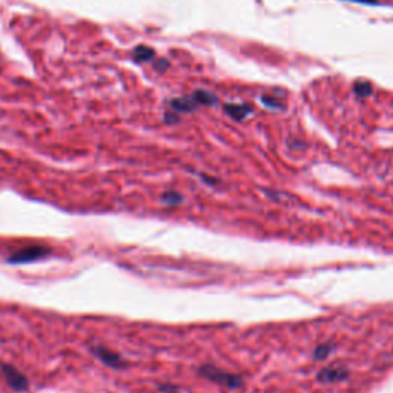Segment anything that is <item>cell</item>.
<instances>
[{
    "instance_id": "16",
    "label": "cell",
    "mask_w": 393,
    "mask_h": 393,
    "mask_svg": "<svg viewBox=\"0 0 393 393\" xmlns=\"http://www.w3.org/2000/svg\"><path fill=\"white\" fill-rule=\"evenodd\" d=\"M355 2H362V4H370V5H373V4H376V0H355Z\"/></svg>"
},
{
    "instance_id": "15",
    "label": "cell",
    "mask_w": 393,
    "mask_h": 393,
    "mask_svg": "<svg viewBox=\"0 0 393 393\" xmlns=\"http://www.w3.org/2000/svg\"><path fill=\"white\" fill-rule=\"evenodd\" d=\"M165 120H166L168 123H177L180 118H178V115H174V114H166V115H165Z\"/></svg>"
},
{
    "instance_id": "4",
    "label": "cell",
    "mask_w": 393,
    "mask_h": 393,
    "mask_svg": "<svg viewBox=\"0 0 393 393\" xmlns=\"http://www.w3.org/2000/svg\"><path fill=\"white\" fill-rule=\"evenodd\" d=\"M91 352L96 358H99L105 366L112 367V369H122L125 366V361L122 359V356L117 355L115 352L103 347V346H93L91 347Z\"/></svg>"
},
{
    "instance_id": "14",
    "label": "cell",
    "mask_w": 393,
    "mask_h": 393,
    "mask_svg": "<svg viewBox=\"0 0 393 393\" xmlns=\"http://www.w3.org/2000/svg\"><path fill=\"white\" fill-rule=\"evenodd\" d=\"M168 66H169V63H168V60H165V58L159 60V63H155V69L157 71H165Z\"/></svg>"
},
{
    "instance_id": "9",
    "label": "cell",
    "mask_w": 393,
    "mask_h": 393,
    "mask_svg": "<svg viewBox=\"0 0 393 393\" xmlns=\"http://www.w3.org/2000/svg\"><path fill=\"white\" fill-rule=\"evenodd\" d=\"M192 100L195 103H201V105H215L217 103V97L214 94H210L209 91H195L194 96H192Z\"/></svg>"
},
{
    "instance_id": "3",
    "label": "cell",
    "mask_w": 393,
    "mask_h": 393,
    "mask_svg": "<svg viewBox=\"0 0 393 393\" xmlns=\"http://www.w3.org/2000/svg\"><path fill=\"white\" fill-rule=\"evenodd\" d=\"M0 370H2V375H4L7 384H8L13 390H16V391H25V390H28L29 381H28L26 376H25L22 372H19L16 367L8 366V364H4V366H0Z\"/></svg>"
},
{
    "instance_id": "2",
    "label": "cell",
    "mask_w": 393,
    "mask_h": 393,
    "mask_svg": "<svg viewBox=\"0 0 393 393\" xmlns=\"http://www.w3.org/2000/svg\"><path fill=\"white\" fill-rule=\"evenodd\" d=\"M49 254H51L49 248H45V246H28V248H23V249L17 251L16 254H13L8 258V261L14 263V264H25V263L42 260V258L48 257Z\"/></svg>"
},
{
    "instance_id": "7",
    "label": "cell",
    "mask_w": 393,
    "mask_h": 393,
    "mask_svg": "<svg viewBox=\"0 0 393 393\" xmlns=\"http://www.w3.org/2000/svg\"><path fill=\"white\" fill-rule=\"evenodd\" d=\"M132 57L135 62L141 63V62H149V60H152L155 57V51L152 48L149 46H144V45H140V46H135L134 51H132Z\"/></svg>"
},
{
    "instance_id": "13",
    "label": "cell",
    "mask_w": 393,
    "mask_h": 393,
    "mask_svg": "<svg viewBox=\"0 0 393 393\" xmlns=\"http://www.w3.org/2000/svg\"><path fill=\"white\" fill-rule=\"evenodd\" d=\"M261 102H263V105L270 106V108H274V109H284V105L280 103V102H278L277 99H274V97H263Z\"/></svg>"
},
{
    "instance_id": "6",
    "label": "cell",
    "mask_w": 393,
    "mask_h": 393,
    "mask_svg": "<svg viewBox=\"0 0 393 393\" xmlns=\"http://www.w3.org/2000/svg\"><path fill=\"white\" fill-rule=\"evenodd\" d=\"M224 111L235 120H243L252 112V108L248 105H226Z\"/></svg>"
},
{
    "instance_id": "12",
    "label": "cell",
    "mask_w": 393,
    "mask_h": 393,
    "mask_svg": "<svg viewBox=\"0 0 393 393\" xmlns=\"http://www.w3.org/2000/svg\"><path fill=\"white\" fill-rule=\"evenodd\" d=\"M330 350H332V346H329V344H321V346H318V347L315 349V352H313L315 359H318V361L326 359V356H329Z\"/></svg>"
},
{
    "instance_id": "1",
    "label": "cell",
    "mask_w": 393,
    "mask_h": 393,
    "mask_svg": "<svg viewBox=\"0 0 393 393\" xmlns=\"http://www.w3.org/2000/svg\"><path fill=\"white\" fill-rule=\"evenodd\" d=\"M200 373H201L204 378H207V379H210V381H214V382H217V384L226 385V387H229V388H237V387H240L241 384H243V379H241L240 376L232 375V373H227V372H223V370L215 369V367H212V366H204V367H201V369H200Z\"/></svg>"
},
{
    "instance_id": "11",
    "label": "cell",
    "mask_w": 393,
    "mask_h": 393,
    "mask_svg": "<svg viewBox=\"0 0 393 393\" xmlns=\"http://www.w3.org/2000/svg\"><path fill=\"white\" fill-rule=\"evenodd\" d=\"M162 201L165 204H169V206H177L183 201V195H180L178 192H174V191H169V192H165L162 195Z\"/></svg>"
},
{
    "instance_id": "10",
    "label": "cell",
    "mask_w": 393,
    "mask_h": 393,
    "mask_svg": "<svg viewBox=\"0 0 393 393\" xmlns=\"http://www.w3.org/2000/svg\"><path fill=\"white\" fill-rule=\"evenodd\" d=\"M353 89H355V93H356V96L358 97H367V96H370L372 94V85L369 83V82H356L355 83V86H353Z\"/></svg>"
},
{
    "instance_id": "5",
    "label": "cell",
    "mask_w": 393,
    "mask_h": 393,
    "mask_svg": "<svg viewBox=\"0 0 393 393\" xmlns=\"http://www.w3.org/2000/svg\"><path fill=\"white\" fill-rule=\"evenodd\" d=\"M349 376V372L343 367H329V369H323L318 373V379L321 382H338L343 381Z\"/></svg>"
},
{
    "instance_id": "8",
    "label": "cell",
    "mask_w": 393,
    "mask_h": 393,
    "mask_svg": "<svg viewBox=\"0 0 393 393\" xmlns=\"http://www.w3.org/2000/svg\"><path fill=\"white\" fill-rule=\"evenodd\" d=\"M195 102L192 99H186V97H181V99H175L171 102V106L174 111H180V112H191L195 109Z\"/></svg>"
}]
</instances>
